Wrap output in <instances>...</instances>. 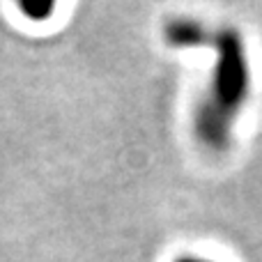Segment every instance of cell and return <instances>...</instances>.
Returning <instances> with one entry per match:
<instances>
[{
    "instance_id": "1",
    "label": "cell",
    "mask_w": 262,
    "mask_h": 262,
    "mask_svg": "<svg viewBox=\"0 0 262 262\" xmlns=\"http://www.w3.org/2000/svg\"><path fill=\"white\" fill-rule=\"evenodd\" d=\"M216 49L212 83L207 95L198 104L193 115V129L198 140L207 149L221 152L230 143L232 124L249 97V62H246L244 44L239 32L232 28L219 32H209V41Z\"/></svg>"
},
{
    "instance_id": "2",
    "label": "cell",
    "mask_w": 262,
    "mask_h": 262,
    "mask_svg": "<svg viewBox=\"0 0 262 262\" xmlns=\"http://www.w3.org/2000/svg\"><path fill=\"white\" fill-rule=\"evenodd\" d=\"M163 37L175 49H200L209 41V32L193 18H170L163 28Z\"/></svg>"
},
{
    "instance_id": "4",
    "label": "cell",
    "mask_w": 262,
    "mask_h": 262,
    "mask_svg": "<svg viewBox=\"0 0 262 262\" xmlns=\"http://www.w3.org/2000/svg\"><path fill=\"white\" fill-rule=\"evenodd\" d=\"M177 262H207V260H200V258H180Z\"/></svg>"
},
{
    "instance_id": "3",
    "label": "cell",
    "mask_w": 262,
    "mask_h": 262,
    "mask_svg": "<svg viewBox=\"0 0 262 262\" xmlns=\"http://www.w3.org/2000/svg\"><path fill=\"white\" fill-rule=\"evenodd\" d=\"M21 12L26 14L28 18H35V21H46L51 16V12L55 9L53 3H21L18 5Z\"/></svg>"
}]
</instances>
